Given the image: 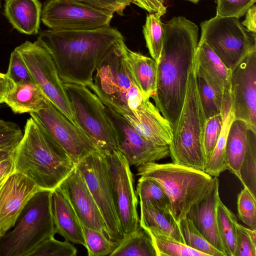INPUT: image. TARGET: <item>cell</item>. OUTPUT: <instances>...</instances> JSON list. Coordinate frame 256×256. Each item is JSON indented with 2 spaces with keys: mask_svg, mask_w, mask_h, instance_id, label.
<instances>
[{
  "mask_svg": "<svg viewBox=\"0 0 256 256\" xmlns=\"http://www.w3.org/2000/svg\"><path fill=\"white\" fill-rule=\"evenodd\" d=\"M164 41L156 62V107L173 128L184 100L186 85L198 44V28L182 16L163 24Z\"/></svg>",
  "mask_w": 256,
  "mask_h": 256,
  "instance_id": "cell-1",
  "label": "cell"
},
{
  "mask_svg": "<svg viewBox=\"0 0 256 256\" xmlns=\"http://www.w3.org/2000/svg\"><path fill=\"white\" fill-rule=\"evenodd\" d=\"M124 39L108 26L84 30L41 32L37 41L49 52L64 83L88 86L98 65L118 41Z\"/></svg>",
  "mask_w": 256,
  "mask_h": 256,
  "instance_id": "cell-2",
  "label": "cell"
},
{
  "mask_svg": "<svg viewBox=\"0 0 256 256\" xmlns=\"http://www.w3.org/2000/svg\"><path fill=\"white\" fill-rule=\"evenodd\" d=\"M14 170L24 174L40 188L53 190L76 164L62 147L32 117L15 148Z\"/></svg>",
  "mask_w": 256,
  "mask_h": 256,
  "instance_id": "cell-3",
  "label": "cell"
},
{
  "mask_svg": "<svg viewBox=\"0 0 256 256\" xmlns=\"http://www.w3.org/2000/svg\"><path fill=\"white\" fill-rule=\"evenodd\" d=\"M124 39L118 41L98 66L88 87L107 107L122 116L132 115L144 98L127 62Z\"/></svg>",
  "mask_w": 256,
  "mask_h": 256,
  "instance_id": "cell-4",
  "label": "cell"
},
{
  "mask_svg": "<svg viewBox=\"0 0 256 256\" xmlns=\"http://www.w3.org/2000/svg\"><path fill=\"white\" fill-rule=\"evenodd\" d=\"M206 119L200 98L193 63L183 105L172 128V140L169 145L172 162L204 172L206 160L204 134Z\"/></svg>",
  "mask_w": 256,
  "mask_h": 256,
  "instance_id": "cell-5",
  "label": "cell"
},
{
  "mask_svg": "<svg viewBox=\"0 0 256 256\" xmlns=\"http://www.w3.org/2000/svg\"><path fill=\"white\" fill-rule=\"evenodd\" d=\"M137 174L156 180L170 200V212L178 223L190 208L208 192L213 177L204 171L174 162H150L138 166Z\"/></svg>",
  "mask_w": 256,
  "mask_h": 256,
  "instance_id": "cell-6",
  "label": "cell"
},
{
  "mask_svg": "<svg viewBox=\"0 0 256 256\" xmlns=\"http://www.w3.org/2000/svg\"><path fill=\"white\" fill-rule=\"evenodd\" d=\"M52 192L40 190L30 199L14 229L0 238V256H29L43 240L54 236Z\"/></svg>",
  "mask_w": 256,
  "mask_h": 256,
  "instance_id": "cell-7",
  "label": "cell"
},
{
  "mask_svg": "<svg viewBox=\"0 0 256 256\" xmlns=\"http://www.w3.org/2000/svg\"><path fill=\"white\" fill-rule=\"evenodd\" d=\"M72 110L74 122L92 140L98 150L106 152L118 148L116 128L106 106L88 86L64 83Z\"/></svg>",
  "mask_w": 256,
  "mask_h": 256,
  "instance_id": "cell-8",
  "label": "cell"
},
{
  "mask_svg": "<svg viewBox=\"0 0 256 256\" xmlns=\"http://www.w3.org/2000/svg\"><path fill=\"white\" fill-rule=\"evenodd\" d=\"M200 27V40H204L232 71L256 50V35L248 30L239 18L216 16L202 22Z\"/></svg>",
  "mask_w": 256,
  "mask_h": 256,
  "instance_id": "cell-9",
  "label": "cell"
},
{
  "mask_svg": "<svg viewBox=\"0 0 256 256\" xmlns=\"http://www.w3.org/2000/svg\"><path fill=\"white\" fill-rule=\"evenodd\" d=\"M76 167L83 176L102 216L112 240L118 245L126 237L116 210L108 166L104 154L94 150Z\"/></svg>",
  "mask_w": 256,
  "mask_h": 256,
  "instance_id": "cell-10",
  "label": "cell"
},
{
  "mask_svg": "<svg viewBox=\"0 0 256 256\" xmlns=\"http://www.w3.org/2000/svg\"><path fill=\"white\" fill-rule=\"evenodd\" d=\"M20 54L35 84L44 96L74 122L71 105L49 52L37 40L26 41L15 48Z\"/></svg>",
  "mask_w": 256,
  "mask_h": 256,
  "instance_id": "cell-11",
  "label": "cell"
},
{
  "mask_svg": "<svg viewBox=\"0 0 256 256\" xmlns=\"http://www.w3.org/2000/svg\"><path fill=\"white\" fill-rule=\"evenodd\" d=\"M114 13L94 8L75 0H48L41 20L49 29L84 30L110 26Z\"/></svg>",
  "mask_w": 256,
  "mask_h": 256,
  "instance_id": "cell-12",
  "label": "cell"
},
{
  "mask_svg": "<svg viewBox=\"0 0 256 256\" xmlns=\"http://www.w3.org/2000/svg\"><path fill=\"white\" fill-rule=\"evenodd\" d=\"M30 115L62 147L76 164L98 150L90 137L46 96L43 108Z\"/></svg>",
  "mask_w": 256,
  "mask_h": 256,
  "instance_id": "cell-13",
  "label": "cell"
},
{
  "mask_svg": "<svg viewBox=\"0 0 256 256\" xmlns=\"http://www.w3.org/2000/svg\"><path fill=\"white\" fill-rule=\"evenodd\" d=\"M102 152L108 166L116 210L126 236L140 225L133 175L128 160L119 150Z\"/></svg>",
  "mask_w": 256,
  "mask_h": 256,
  "instance_id": "cell-14",
  "label": "cell"
},
{
  "mask_svg": "<svg viewBox=\"0 0 256 256\" xmlns=\"http://www.w3.org/2000/svg\"><path fill=\"white\" fill-rule=\"evenodd\" d=\"M230 100L234 120L256 133V50L232 71Z\"/></svg>",
  "mask_w": 256,
  "mask_h": 256,
  "instance_id": "cell-15",
  "label": "cell"
},
{
  "mask_svg": "<svg viewBox=\"0 0 256 256\" xmlns=\"http://www.w3.org/2000/svg\"><path fill=\"white\" fill-rule=\"evenodd\" d=\"M106 112L117 132L118 148L130 166H138L156 162L170 156L168 145L159 144L146 140L138 134L122 116L106 106Z\"/></svg>",
  "mask_w": 256,
  "mask_h": 256,
  "instance_id": "cell-16",
  "label": "cell"
},
{
  "mask_svg": "<svg viewBox=\"0 0 256 256\" xmlns=\"http://www.w3.org/2000/svg\"><path fill=\"white\" fill-rule=\"evenodd\" d=\"M40 190L14 170L0 180V238L14 226L26 204Z\"/></svg>",
  "mask_w": 256,
  "mask_h": 256,
  "instance_id": "cell-17",
  "label": "cell"
},
{
  "mask_svg": "<svg viewBox=\"0 0 256 256\" xmlns=\"http://www.w3.org/2000/svg\"><path fill=\"white\" fill-rule=\"evenodd\" d=\"M58 188L67 198L83 226L99 231L112 240L100 210L76 166Z\"/></svg>",
  "mask_w": 256,
  "mask_h": 256,
  "instance_id": "cell-18",
  "label": "cell"
},
{
  "mask_svg": "<svg viewBox=\"0 0 256 256\" xmlns=\"http://www.w3.org/2000/svg\"><path fill=\"white\" fill-rule=\"evenodd\" d=\"M122 116L146 140L159 144H170L172 128L150 98L144 99L132 114Z\"/></svg>",
  "mask_w": 256,
  "mask_h": 256,
  "instance_id": "cell-19",
  "label": "cell"
},
{
  "mask_svg": "<svg viewBox=\"0 0 256 256\" xmlns=\"http://www.w3.org/2000/svg\"><path fill=\"white\" fill-rule=\"evenodd\" d=\"M220 198L219 180L214 176L208 192L190 208L186 218L212 245L226 256L218 229L216 206Z\"/></svg>",
  "mask_w": 256,
  "mask_h": 256,
  "instance_id": "cell-20",
  "label": "cell"
},
{
  "mask_svg": "<svg viewBox=\"0 0 256 256\" xmlns=\"http://www.w3.org/2000/svg\"><path fill=\"white\" fill-rule=\"evenodd\" d=\"M194 64L196 72L202 75L225 98L230 97L232 71L227 68L204 40H200Z\"/></svg>",
  "mask_w": 256,
  "mask_h": 256,
  "instance_id": "cell-21",
  "label": "cell"
},
{
  "mask_svg": "<svg viewBox=\"0 0 256 256\" xmlns=\"http://www.w3.org/2000/svg\"><path fill=\"white\" fill-rule=\"evenodd\" d=\"M52 210L56 233L67 241L86 246L82 224L71 204L58 188L52 192Z\"/></svg>",
  "mask_w": 256,
  "mask_h": 256,
  "instance_id": "cell-22",
  "label": "cell"
},
{
  "mask_svg": "<svg viewBox=\"0 0 256 256\" xmlns=\"http://www.w3.org/2000/svg\"><path fill=\"white\" fill-rule=\"evenodd\" d=\"M42 10L39 0H6L4 14L20 33L35 35L38 32Z\"/></svg>",
  "mask_w": 256,
  "mask_h": 256,
  "instance_id": "cell-23",
  "label": "cell"
},
{
  "mask_svg": "<svg viewBox=\"0 0 256 256\" xmlns=\"http://www.w3.org/2000/svg\"><path fill=\"white\" fill-rule=\"evenodd\" d=\"M126 56L134 81L144 98H150L156 88V62L132 51L127 46Z\"/></svg>",
  "mask_w": 256,
  "mask_h": 256,
  "instance_id": "cell-24",
  "label": "cell"
},
{
  "mask_svg": "<svg viewBox=\"0 0 256 256\" xmlns=\"http://www.w3.org/2000/svg\"><path fill=\"white\" fill-rule=\"evenodd\" d=\"M46 96L34 82L12 84L6 94L4 102L15 114L32 113L44 106Z\"/></svg>",
  "mask_w": 256,
  "mask_h": 256,
  "instance_id": "cell-25",
  "label": "cell"
},
{
  "mask_svg": "<svg viewBox=\"0 0 256 256\" xmlns=\"http://www.w3.org/2000/svg\"><path fill=\"white\" fill-rule=\"evenodd\" d=\"M140 224L145 230L160 232L182 243L184 240L178 223L170 210L140 204Z\"/></svg>",
  "mask_w": 256,
  "mask_h": 256,
  "instance_id": "cell-26",
  "label": "cell"
},
{
  "mask_svg": "<svg viewBox=\"0 0 256 256\" xmlns=\"http://www.w3.org/2000/svg\"><path fill=\"white\" fill-rule=\"evenodd\" d=\"M248 128L242 121L234 120L228 136L226 160L228 170L240 180V169L246 152Z\"/></svg>",
  "mask_w": 256,
  "mask_h": 256,
  "instance_id": "cell-27",
  "label": "cell"
},
{
  "mask_svg": "<svg viewBox=\"0 0 256 256\" xmlns=\"http://www.w3.org/2000/svg\"><path fill=\"white\" fill-rule=\"evenodd\" d=\"M222 115L223 120L220 134L204 170L206 173L212 177H218L222 172L228 170L226 160V142L230 126L234 120L230 106V98L224 101Z\"/></svg>",
  "mask_w": 256,
  "mask_h": 256,
  "instance_id": "cell-28",
  "label": "cell"
},
{
  "mask_svg": "<svg viewBox=\"0 0 256 256\" xmlns=\"http://www.w3.org/2000/svg\"><path fill=\"white\" fill-rule=\"evenodd\" d=\"M110 256H156L149 233L140 225L116 247Z\"/></svg>",
  "mask_w": 256,
  "mask_h": 256,
  "instance_id": "cell-29",
  "label": "cell"
},
{
  "mask_svg": "<svg viewBox=\"0 0 256 256\" xmlns=\"http://www.w3.org/2000/svg\"><path fill=\"white\" fill-rule=\"evenodd\" d=\"M218 234L226 256H234L237 219L220 198L216 206Z\"/></svg>",
  "mask_w": 256,
  "mask_h": 256,
  "instance_id": "cell-30",
  "label": "cell"
},
{
  "mask_svg": "<svg viewBox=\"0 0 256 256\" xmlns=\"http://www.w3.org/2000/svg\"><path fill=\"white\" fill-rule=\"evenodd\" d=\"M146 230L150 236L156 256H208L160 232Z\"/></svg>",
  "mask_w": 256,
  "mask_h": 256,
  "instance_id": "cell-31",
  "label": "cell"
},
{
  "mask_svg": "<svg viewBox=\"0 0 256 256\" xmlns=\"http://www.w3.org/2000/svg\"><path fill=\"white\" fill-rule=\"evenodd\" d=\"M136 193L140 198V204L170 210L171 203L168 196L160 183L154 179L140 177L136 186Z\"/></svg>",
  "mask_w": 256,
  "mask_h": 256,
  "instance_id": "cell-32",
  "label": "cell"
},
{
  "mask_svg": "<svg viewBox=\"0 0 256 256\" xmlns=\"http://www.w3.org/2000/svg\"><path fill=\"white\" fill-rule=\"evenodd\" d=\"M240 182L256 198V133L248 130L246 152L240 169Z\"/></svg>",
  "mask_w": 256,
  "mask_h": 256,
  "instance_id": "cell-33",
  "label": "cell"
},
{
  "mask_svg": "<svg viewBox=\"0 0 256 256\" xmlns=\"http://www.w3.org/2000/svg\"><path fill=\"white\" fill-rule=\"evenodd\" d=\"M160 15L150 14L143 26V34L146 46L154 60L158 62L163 44L164 28Z\"/></svg>",
  "mask_w": 256,
  "mask_h": 256,
  "instance_id": "cell-34",
  "label": "cell"
},
{
  "mask_svg": "<svg viewBox=\"0 0 256 256\" xmlns=\"http://www.w3.org/2000/svg\"><path fill=\"white\" fill-rule=\"evenodd\" d=\"M196 73L200 98L206 118L222 114L224 101L226 98L202 75Z\"/></svg>",
  "mask_w": 256,
  "mask_h": 256,
  "instance_id": "cell-35",
  "label": "cell"
},
{
  "mask_svg": "<svg viewBox=\"0 0 256 256\" xmlns=\"http://www.w3.org/2000/svg\"><path fill=\"white\" fill-rule=\"evenodd\" d=\"M178 224L186 245L208 256H225L202 236L190 220L185 218Z\"/></svg>",
  "mask_w": 256,
  "mask_h": 256,
  "instance_id": "cell-36",
  "label": "cell"
},
{
  "mask_svg": "<svg viewBox=\"0 0 256 256\" xmlns=\"http://www.w3.org/2000/svg\"><path fill=\"white\" fill-rule=\"evenodd\" d=\"M82 228L86 242L85 247L87 249L88 256H110L118 246L99 231L82 224Z\"/></svg>",
  "mask_w": 256,
  "mask_h": 256,
  "instance_id": "cell-37",
  "label": "cell"
},
{
  "mask_svg": "<svg viewBox=\"0 0 256 256\" xmlns=\"http://www.w3.org/2000/svg\"><path fill=\"white\" fill-rule=\"evenodd\" d=\"M76 248L65 240L59 241L54 236L43 240L29 255V256H76Z\"/></svg>",
  "mask_w": 256,
  "mask_h": 256,
  "instance_id": "cell-38",
  "label": "cell"
},
{
  "mask_svg": "<svg viewBox=\"0 0 256 256\" xmlns=\"http://www.w3.org/2000/svg\"><path fill=\"white\" fill-rule=\"evenodd\" d=\"M238 196V216L250 228L256 230V198L245 186Z\"/></svg>",
  "mask_w": 256,
  "mask_h": 256,
  "instance_id": "cell-39",
  "label": "cell"
},
{
  "mask_svg": "<svg viewBox=\"0 0 256 256\" xmlns=\"http://www.w3.org/2000/svg\"><path fill=\"white\" fill-rule=\"evenodd\" d=\"M5 74L12 84L34 82L20 54L16 49L10 54L8 68Z\"/></svg>",
  "mask_w": 256,
  "mask_h": 256,
  "instance_id": "cell-40",
  "label": "cell"
},
{
  "mask_svg": "<svg viewBox=\"0 0 256 256\" xmlns=\"http://www.w3.org/2000/svg\"><path fill=\"white\" fill-rule=\"evenodd\" d=\"M222 120V112L220 114L206 119L204 134V148L206 162L212 153L220 134Z\"/></svg>",
  "mask_w": 256,
  "mask_h": 256,
  "instance_id": "cell-41",
  "label": "cell"
},
{
  "mask_svg": "<svg viewBox=\"0 0 256 256\" xmlns=\"http://www.w3.org/2000/svg\"><path fill=\"white\" fill-rule=\"evenodd\" d=\"M256 0H217L216 16L239 18L256 2Z\"/></svg>",
  "mask_w": 256,
  "mask_h": 256,
  "instance_id": "cell-42",
  "label": "cell"
},
{
  "mask_svg": "<svg viewBox=\"0 0 256 256\" xmlns=\"http://www.w3.org/2000/svg\"><path fill=\"white\" fill-rule=\"evenodd\" d=\"M22 135L17 124L0 119V149H15Z\"/></svg>",
  "mask_w": 256,
  "mask_h": 256,
  "instance_id": "cell-43",
  "label": "cell"
},
{
  "mask_svg": "<svg viewBox=\"0 0 256 256\" xmlns=\"http://www.w3.org/2000/svg\"><path fill=\"white\" fill-rule=\"evenodd\" d=\"M234 256H256V242L252 240L246 228L238 222Z\"/></svg>",
  "mask_w": 256,
  "mask_h": 256,
  "instance_id": "cell-44",
  "label": "cell"
},
{
  "mask_svg": "<svg viewBox=\"0 0 256 256\" xmlns=\"http://www.w3.org/2000/svg\"><path fill=\"white\" fill-rule=\"evenodd\" d=\"M94 8L122 16L124 10L130 4V0H75Z\"/></svg>",
  "mask_w": 256,
  "mask_h": 256,
  "instance_id": "cell-45",
  "label": "cell"
},
{
  "mask_svg": "<svg viewBox=\"0 0 256 256\" xmlns=\"http://www.w3.org/2000/svg\"><path fill=\"white\" fill-rule=\"evenodd\" d=\"M132 3L146 10L150 14H155L160 16L166 12L164 6L165 0H130Z\"/></svg>",
  "mask_w": 256,
  "mask_h": 256,
  "instance_id": "cell-46",
  "label": "cell"
},
{
  "mask_svg": "<svg viewBox=\"0 0 256 256\" xmlns=\"http://www.w3.org/2000/svg\"><path fill=\"white\" fill-rule=\"evenodd\" d=\"M249 32L256 35V6L254 4L246 12V18L242 22Z\"/></svg>",
  "mask_w": 256,
  "mask_h": 256,
  "instance_id": "cell-47",
  "label": "cell"
},
{
  "mask_svg": "<svg viewBox=\"0 0 256 256\" xmlns=\"http://www.w3.org/2000/svg\"><path fill=\"white\" fill-rule=\"evenodd\" d=\"M14 171V157L0 162V180Z\"/></svg>",
  "mask_w": 256,
  "mask_h": 256,
  "instance_id": "cell-48",
  "label": "cell"
},
{
  "mask_svg": "<svg viewBox=\"0 0 256 256\" xmlns=\"http://www.w3.org/2000/svg\"><path fill=\"white\" fill-rule=\"evenodd\" d=\"M12 86L11 81L6 76L5 74L0 72V100L4 102V98L6 94Z\"/></svg>",
  "mask_w": 256,
  "mask_h": 256,
  "instance_id": "cell-49",
  "label": "cell"
},
{
  "mask_svg": "<svg viewBox=\"0 0 256 256\" xmlns=\"http://www.w3.org/2000/svg\"><path fill=\"white\" fill-rule=\"evenodd\" d=\"M15 149H0V162L14 157Z\"/></svg>",
  "mask_w": 256,
  "mask_h": 256,
  "instance_id": "cell-50",
  "label": "cell"
},
{
  "mask_svg": "<svg viewBox=\"0 0 256 256\" xmlns=\"http://www.w3.org/2000/svg\"><path fill=\"white\" fill-rule=\"evenodd\" d=\"M186 0L191 2L194 4H197L198 2L199 1V0Z\"/></svg>",
  "mask_w": 256,
  "mask_h": 256,
  "instance_id": "cell-51",
  "label": "cell"
},
{
  "mask_svg": "<svg viewBox=\"0 0 256 256\" xmlns=\"http://www.w3.org/2000/svg\"><path fill=\"white\" fill-rule=\"evenodd\" d=\"M2 103H3V102H2V100H0V104Z\"/></svg>",
  "mask_w": 256,
  "mask_h": 256,
  "instance_id": "cell-52",
  "label": "cell"
},
{
  "mask_svg": "<svg viewBox=\"0 0 256 256\" xmlns=\"http://www.w3.org/2000/svg\"><path fill=\"white\" fill-rule=\"evenodd\" d=\"M2 0H0V7H1V2Z\"/></svg>",
  "mask_w": 256,
  "mask_h": 256,
  "instance_id": "cell-53",
  "label": "cell"
}]
</instances>
